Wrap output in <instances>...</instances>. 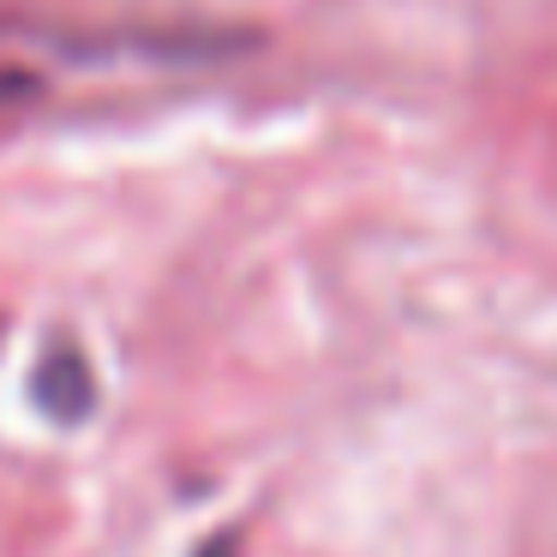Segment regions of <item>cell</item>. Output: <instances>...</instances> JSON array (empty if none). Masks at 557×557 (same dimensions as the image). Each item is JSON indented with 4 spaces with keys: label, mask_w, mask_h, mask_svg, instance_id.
I'll list each match as a JSON object with an SVG mask.
<instances>
[{
    "label": "cell",
    "mask_w": 557,
    "mask_h": 557,
    "mask_svg": "<svg viewBox=\"0 0 557 557\" xmlns=\"http://www.w3.org/2000/svg\"><path fill=\"white\" fill-rule=\"evenodd\" d=\"M193 557H240V540H234V533H216V540H205Z\"/></svg>",
    "instance_id": "cell-3"
},
{
    "label": "cell",
    "mask_w": 557,
    "mask_h": 557,
    "mask_svg": "<svg viewBox=\"0 0 557 557\" xmlns=\"http://www.w3.org/2000/svg\"><path fill=\"white\" fill-rule=\"evenodd\" d=\"M30 85H37V78H30L25 66H13L7 54H0V102H7V97H25Z\"/></svg>",
    "instance_id": "cell-2"
},
{
    "label": "cell",
    "mask_w": 557,
    "mask_h": 557,
    "mask_svg": "<svg viewBox=\"0 0 557 557\" xmlns=\"http://www.w3.org/2000/svg\"><path fill=\"white\" fill-rule=\"evenodd\" d=\"M30 401H37L54 425L90 420V408H97V372H90V360L73 342H54L37 360V372H30Z\"/></svg>",
    "instance_id": "cell-1"
}]
</instances>
